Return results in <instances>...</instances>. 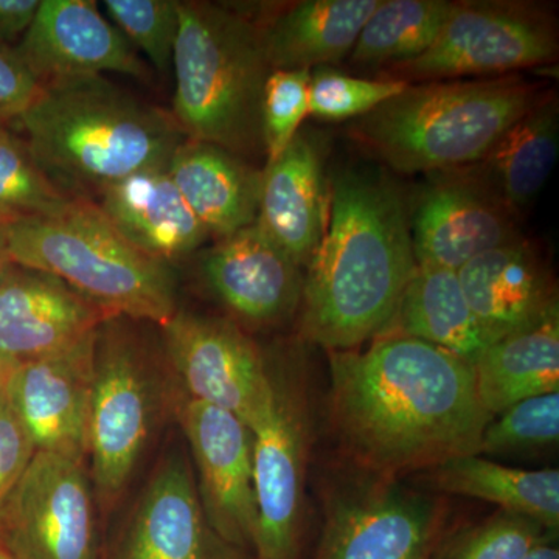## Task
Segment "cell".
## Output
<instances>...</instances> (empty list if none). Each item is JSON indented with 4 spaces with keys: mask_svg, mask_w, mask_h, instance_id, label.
I'll use <instances>...</instances> for the list:
<instances>
[{
    "mask_svg": "<svg viewBox=\"0 0 559 559\" xmlns=\"http://www.w3.org/2000/svg\"><path fill=\"white\" fill-rule=\"evenodd\" d=\"M522 559H559L558 532L550 533Z\"/></svg>",
    "mask_w": 559,
    "mask_h": 559,
    "instance_id": "cell-39",
    "label": "cell"
},
{
    "mask_svg": "<svg viewBox=\"0 0 559 559\" xmlns=\"http://www.w3.org/2000/svg\"><path fill=\"white\" fill-rule=\"evenodd\" d=\"M179 419L210 525L226 543L253 558L257 500L249 426L230 412L187 396L179 403Z\"/></svg>",
    "mask_w": 559,
    "mask_h": 559,
    "instance_id": "cell-13",
    "label": "cell"
},
{
    "mask_svg": "<svg viewBox=\"0 0 559 559\" xmlns=\"http://www.w3.org/2000/svg\"><path fill=\"white\" fill-rule=\"evenodd\" d=\"M162 329L187 399L230 412L249 426L270 399L272 373L248 334L231 320L186 311Z\"/></svg>",
    "mask_w": 559,
    "mask_h": 559,
    "instance_id": "cell-12",
    "label": "cell"
},
{
    "mask_svg": "<svg viewBox=\"0 0 559 559\" xmlns=\"http://www.w3.org/2000/svg\"><path fill=\"white\" fill-rule=\"evenodd\" d=\"M119 319L106 320L97 331L87 415L92 487L106 507L130 484L154 417L153 374L142 348Z\"/></svg>",
    "mask_w": 559,
    "mask_h": 559,
    "instance_id": "cell-7",
    "label": "cell"
},
{
    "mask_svg": "<svg viewBox=\"0 0 559 559\" xmlns=\"http://www.w3.org/2000/svg\"><path fill=\"white\" fill-rule=\"evenodd\" d=\"M73 198L40 168L22 135L0 131V230L57 212Z\"/></svg>",
    "mask_w": 559,
    "mask_h": 559,
    "instance_id": "cell-30",
    "label": "cell"
},
{
    "mask_svg": "<svg viewBox=\"0 0 559 559\" xmlns=\"http://www.w3.org/2000/svg\"><path fill=\"white\" fill-rule=\"evenodd\" d=\"M518 75L409 84L353 121L349 134L395 171H444L484 160L536 102Z\"/></svg>",
    "mask_w": 559,
    "mask_h": 559,
    "instance_id": "cell-4",
    "label": "cell"
},
{
    "mask_svg": "<svg viewBox=\"0 0 559 559\" xmlns=\"http://www.w3.org/2000/svg\"><path fill=\"white\" fill-rule=\"evenodd\" d=\"M380 0H301L255 21L271 70H311L352 53Z\"/></svg>",
    "mask_w": 559,
    "mask_h": 559,
    "instance_id": "cell-24",
    "label": "cell"
},
{
    "mask_svg": "<svg viewBox=\"0 0 559 559\" xmlns=\"http://www.w3.org/2000/svg\"><path fill=\"white\" fill-rule=\"evenodd\" d=\"M201 272L216 299L249 325H272L300 307L304 274L257 224L204 253Z\"/></svg>",
    "mask_w": 559,
    "mask_h": 559,
    "instance_id": "cell-19",
    "label": "cell"
},
{
    "mask_svg": "<svg viewBox=\"0 0 559 559\" xmlns=\"http://www.w3.org/2000/svg\"><path fill=\"white\" fill-rule=\"evenodd\" d=\"M559 441V392L522 400L489 419L481 432L484 455L540 454Z\"/></svg>",
    "mask_w": 559,
    "mask_h": 559,
    "instance_id": "cell-32",
    "label": "cell"
},
{
    "mask_svg": "<svg viewBox=\"0 0 559 559\" xmlns=\"http://www.w3.org/2000/svg\"><path fill=\"white\" fill-rule=\"evenodd\" d=\"M481 406L491 417L532 396L559 392V308L489 344L473 362Z\"/></svg>",
    "mask_w": 559,
    "mask_h": 559,
    "instance_id": "cell-25",
    "label": "cell"
},
{
    "mask_svg": "<svg viewBox=\"0 0 559 559\" xmlns=\"http://www.w3.org/2000/svg\"><path fill=\"white\" fill-rule=\"evenodd\" d=\"M173 117L186 139L237 156L263 150L261 102L272 72L253 17L221 3L179 0Z\"/></svg>",
    "mask_w": 559,
    "mask_h": 559,
    "instance_id": "cell-6",
    "label": "cell"
},
{
    "mask_svg": "<svg viewBox=\"0 0 559 559\" xmlns=\"http://www.w3.org/2000/svg\"><path fill=\"white\" fill-rule=\"evenodd\" d=\"M10 259L7 255L5 245H3L2 237H0V274L10 266Z\"/></svg>",
    "mask_w": 559,
    "mask_h": 559,
    "instance_id": "cell-41",
    "label": "cell"
},
{
    "mask_svg": "<svg viewBox=\"0 0 559 559\" xmlns=\"http://www.w3.org/2000/svg\"><path fill=\"white\" fill-rule=\"evenodd\" d=\"M0 559H32L25 554L24 550L20 549L13 540L7 538L2 532H0Z\"/></svg>",
    "mask_w": 559,
    "mask_h": 559,
    "instance_id": "cell-40",
    "label": "cell"
},
{
    "mask_svg": "<svg viewBox=\"0 0 559 559\" xmlns=\"http://www.w3.org/2000/svg\"><path fill=\"white\" fill-rule=\"evenodd\" d=\"M554 20L540 9L509 2H452L443 27L425 53L392 66L393 79L443 81L507 76L557 60Z\"/></svg>",
    "mask_w": 559,
    "mask_h": 559,
    "instance_id": "cell-9",
    "label": "cell"
},
{
    "mask_svg": "<svg viewBox=\"0 0 559 559\" xmlns=\"http://www.w3.org/2000/svg\"><path fill=\"white\" fill-rule=\"evenodd\" d=\"M392 326L393 333L417 337L471 364L492 344L471 310L457 272L441 267L417 266L385 331Z\"/></svg>",
    "mask_w": 559,
    "mask_h": 559,
    "instance_id": "cell-26",
    "label": "cell"
},
{
    "mask_svg": "<svg viewBox=\"0 0 559 559\" xmlns=\"http://www.w3.org/2000/svg\"><path fill=\"white\" fill-rule=\"evenodd\" d=\"M167 170L210 238L224 240L257 223L263 171L237 154L186 139Z\"/></svg>",
    "mask_w": 559,
    "mask_h": 559,
    "instance_id": "cell-23",
    "label": "cell"
},
{
    "mask_svg": "<svg viewBox=\"0 0 559 559\" xmlns=\"http://www.w3.org/2000/svg\"><path fill=\"white\" fill-rule=\"evenodd\" d=\"M5 127H9V124H5L3 123V121H0V131H2Z\"/></svg>",
    "mask_w": 559,
    "mask_h": 559,
    "instance_id": "cell-43",
    "label": "cell"
},
{
    "mask_svg": "<svg viewBox=\"0 0 559 559\" xmlns=\"http://www.w3.org/2000/svg\"><path fill=\"white\" fill-rule=\"evenodd\" d=\"M330 205L304 275L300 331L320 347L344 352L389 329L417 261L406 202L384 171H337Z\"/></svg>",
    "mask_w": 559,
    "mask_h": 559,
    "instance_id": "cell-2",
    "label": "cell"
},
{
    "mask_svg": "<svg viewBox=\"0 0 559 559\" xmlns=\"http://www.w3.org/2000/svg\"><path fill=\"white\" fill-rule=\"evenodd\" d=\"M112 319L64 282L10 263L0 274V359L17 364L76 344Z\"/></svg>",
    "mask_w": 559,
    "mask_h": 559,
    "instance_id": "cell-18",
    "label": "cell"
},
{
    "mask_svg": "<svg viewBox=\"0 0 559 559\" xmlns=\"http://www.w3.org/2000/svg\"><path fill=\"white\" fill-rule=\"evenodd\" d=\"M272 373V371H271ZM301 382L272 373L252 433L257 536L253 559H300L311 417Z\"/></svg>",
    "mask_w": 559,
    "mask_h": 559,
    "instance_id": "cell-10",
    "label": "cell"
},
{
    "mask_svg": "<svg viewBox=\"0 0 559 559\" xmlns=\"http://www.w3.org/2000/svg\"><path fill=\"white\" fill-rule=\"evenodd\" d=\"M409 224L417 266L454 272L520 238L513 213L487 183L454 176L421 191Z\"/></svg>",
    "mask_w": 559,
    "mask_h": 559,
    "instance_id": "cell-17",
    "label": "cell"
},
{
    "mask_svg": "<svg viewBox=\"0 0 559 559\" xmlns=\"http://www.w3.org/2000/svg\"><path fill=\"white\" fill-rule=\"evenodd\" d=\"M11 362H7V360L0 359V374L3 373L7 369H9Z\"/></svg>",
    "mask_w": 559,
    "mask_h": 559,
    "instance_id": "cell-42",
    "label": "cell"
},
{
    "mask_svg": "<svg viewBox=\"0 0 559 559\" xmlns=\"http://www.w3.org/2000/svg\"><path fill=\"white\" fill-rule=\"evenodd\" d=\"M559 112L554 95L538 98L484 157L487 186L516 216L539 197L558 159Z\"/></svg>",
    "mask_w": 559,
    "mask_h": 559,
    "instance_id": "cell-27",
    "label": "cell"
},
{
    "mask_svg": "<svg viewBox=\"0 0 559 559\" xmlns=\"http://www.w3.org/2000/svg\"><path fill=\"white\" fill-rule=\"evenodd\" d=\"M457 275L471 310L492 342L532 325L558 304L539 257L521 238L480 253Z\"/></svg>",
    "mask_w": 559,
    "mask_h": 559,
    "instance_id": "cell-21",
    "label": "cell"
},
{
    "mask_svg": "<svg viewBox=\"0 0 559 559\" xmlns=\"http://www.w3.org/2000/svg\"><path fill=\"white\" fill-rule=\"evenodd\" d=\"M40 0H0V46L11 47L31 27Z\"/></svg>",
    "mask_w": 559,
    "mask_h": 559,
    "instance_id": "cell-38",
    "label": "cell"
},
{
    "mask_svg": "<svg viewBox=\"0 0 559 559\" xmlns=\"http://www.w3.org/2000/svg\"><path fill=\"white\" fill-rule=\"evenodd\" d=\"M447 520L441 496L360 473L326 496L312 559H430Z\"/></svg>",
    "mask_w": 559,
    "mask_h": 559,
    "instance_id": "cell-8",
    "label": "cell"
},
{
    "mask_svg": "<svg viewBox=\"0 0 559 559\" xmlns=\"http://www.w3.org/2000/svg\"><path fill=\"white\" fill-rule=\"evenodd\" d=\"M84 459L36 452L0 506V532L32 559H108Z\"/></svg>",
    "mask_w": 559,
    "mask_h": 559,
    "instance_id": "cell-11",
    "label": "cell"
},
{
    "mask_svg": "<svg viewBox=\"0 0 559 559\" xmlns=\"http://www.w3.org/2000/svg\"><path fill=\"white\" fill-rule=\"evenodd\" d=\"M97 331L61 352L11 364L7 370V392L36 452L86 459Z\"/></svg>",
    "mask_w": 559,
    "mask_h": 559,
    "instance_id": "cell-14",
    "label": "cell"
},
{
    "mask_svg": "<svg viewBox=\"0 0 559 559\" xmlns=\"http://www.w3.org/2000/svg\"><path fill=\"white\" fill-rule=\"evenodd\" d=\"M226 543L202 510L187 459H164L108 559H248Z\"/></svg>",
    "mask_w": 559,
    "mask_h": 559,
    "instance_id": "cell-16",
    "label": "cell"
},
{
    "mask_svg": "<svg viewBox=\"0 0 559 559\" xmlns=\"http://www.w3.org/2000/svg\"><path fill=\"white\" fill-rule=\"evenodd\" d=\"M14 51L40 84L105 72L151 79L148 64L92 0H40Z\"/></svg>",
    "mask_w": 559,
    "mask_h": 559,
    "instance_id": "cell-15",
    "label": "cell"
},
{
    "mask_svg": "<svg viewBox=\"0 0 559 559\" xmlns=\"http://www.w3.org/2000/svg\"><path fill=\"white\" fill-rule=\"evenodd\" d=\"M329 204L318 145L299 132L266 164L255 224L294 263L308 266L325 234Z\"/></svg>",
    "mask_w": 559,
    "mask_h": 559,
    "instance_id": "cell-20",
    "label": "cell"
},
{
    "mask_svg": "<svg viewBox=\"0 0 559 559\" xmlns=\"http://www.w3.org/2000/svg\"><path fill=\"white\" fill-rule=\"evenodd\" d=\"M11 263L64 282L110 318L164 326L178 312L171 264L135 248L97 202L75 197L64 207L0 230Z\"/></svg>",
    "mask_w": 559,
    "mask_h": 559,
    "instance_id": "cell-5",
    "label": "cell"
},
{
    "mask_svg": "<svg viewBox=\"0 0 559 559\" xmlns=\"http://www.w3.org/2000/svg\"><path fill=\"white\" fill-rule=\"evenodd\" d=\"M7 370L0 374V506L9 498L36 454L7 392Z\"/></svg>",
    "mask_w": 559,
    "mask_h": 559,
    "instance_id": "cell-36",
    "label": "cell"
},
{
    "mask_svg": "<svg viewBox=\"0 0 559 559\" xmlns=\"http://www.w3.org/2000/svg\"><path fill=\"white\" fill-rule=\"evenodd\" d=\"M432 484L447 495L485 500L558 532L559 471L521 469L479 454L448 460L432 469Z\"/></svg>",
    "mask_w": 559,
    "mask_h": 559,
    "instance_id": "cell-28",
    "label": "cell"
},
{
    "mask_svg": "<svg viewBox=\"0 0 559 559\" xmlns=\"http://www.w3.org/2000/svg\"><path fill=\"white\" fill-rule=\"evenodd\" d=\"M16 121L40 168L68 193L91 201L135 173L168 167L186 140L171 112L103 75L43 84Z\"/></svg>",
    "mask_w": 559,
    "mask_h": 559,
    "instance_id": "cell-3",
    "label": "cell"
},
{
    "mask_svg": "<svg viewBox=\"0 0 559 559\" xmlns=\"http://www.w3.org/2000/svg\"><path fill=\"white\" fill-rule=\"evenodd\" d=\"M407 86L406 81L358 79L337 70L318 68L311 72L308 114L326 121L360 119Z\"/></svg>",
    "mask_w": 559,
    "mask_h": 559,
    "instance_id": "cell-33",
    "label": "cell"
},
{
    "mask_svg": "<svg viewBox=\"0 0 559 559\" xmlns=\"http://www.w3.org/2000/svg\"><path fill=\"white\" fill-rule=\"evenodd\" d=\"M311 70H272L261 102V139L267 164L280 157L307 119Z\"/></svg>",
    "mask_w": 559,
    "mask_h": 559,
    "instance_id": "cell-35",
    "label": "cell"
},
{
    "mask_svg": "<svg viewBox=\"0 0 559 559\" xmlns=\"http://www.w3.org/2000/svg\"><path fill=\"white\" fill-rule=\"evenodd\" d=\"M451 7L447 0H380L349 53L353 62L396 66L414 60L432 46Z\"/></svg>",
    "mask_w": 559,
    "mask_h": 559,
    "instance_id": "cell-29",
    "label": "cell"
},
{
    "mask_svg": "<svg viewBox=\"0 0 559 559\" xmlns=\"http://www.w3.org/2000/svg\"><path fill=\"white\" fill-rule=\"evenodd\" d=\"M98 200L106 218L128 241L165 263L190 255L210 238L167 167L135 173Z\"/></svg>",
    "mask_w": 559,
    "mask_h": 559,
    "instance_id": "cell-22",
    "label": "cell"
},
{
    "mask_svg": "<svg viewBox=\"0 0 559 559\" xmlns=\"http://www.w3.org/2000/svg\"><path fill=\"white\" fill-rule=\"evenodd\" d=\"M550 533L530 518L498 510L443 535L430 559H522Z\"/></svg>",
    "mask_w": 559,
    "mask_h": 559,
    "instance_id": "cell-31",
    "label": "cell"
},
{
    "mask_svg": "<svg viewBox=\"0 0 559 559\" xmlns=\"http://www.w3.org/2000/svg\"><path fill=\"white\" fill-rule=\"evenodd\" d=\"M43 84L17 57L14 47L0 46V121H16L38 98Z\"/></svg>",
    "mask_w": 559,
    "mask_h": 559,
    "instance_id": "cell-37",
    "label": "cell"
},
{
    "mask_svg": "<svg viewBox=\"0 0 559 559\" xmlns=\"http://www.w3.org/2000/svg\"><path fill=\"white\" fill-rule=\"evenodd\" d=\"M110 21L157 72L171 68L179 31V0H105Z\"/></svg>",
    "mask_w": 559,
    "mask_h": 559,
    "instance_id": "cell-34",
    "label": "cell"
},
{
    "mask_svg": "<svg viewBox=\"0 0 559 559\" xmlns=\"http://www.w3.org/2000/svg\"><path fill=\"white\" fill-rule=\"evenodd\" d=\"M330 421L362 474L401 479L477 454L491 415L473 364L436 345L384 333L366 349L330 352Z\"/></svg>",
    "mask_w": 559,
    "mask_h": 559,
    "instance_id": "cell-1",
    "label": "cell"
}]
</instances>
